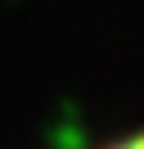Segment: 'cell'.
Listing matches in <instances>:
<instances>
[{
  "mask_svg": "<svg viewBox=\"0 0 144 149\" xmlns=\"http://www.w3.org/2000/svg\"><path fill=\"white\" fill-rule=\"evenodd\" d=\"M99 149H144V131H131V136H117V140H108V145H99Z\"/></svg>",
  "mask_w": 144,
  "mask_h": 149,
  "instance_id": "cell-1",
  "label": "cell"
}]
</instances>
